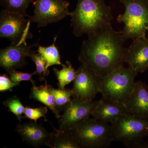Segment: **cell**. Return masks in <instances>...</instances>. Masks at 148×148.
<instances>
[{
  "instance_id": "obj_17",
  "label": "cell",
  "mask_w": 148,
  "mask_h": 148,
  "mask_svg": "<svg viewBox=\"0 0 148 148\" xmlns=\"http://www.w3.org/2000/svg\"><path fill=\"white\" fill-rule=\"evenodd\" d=\"M32 85L30 98L44 104L54 114L56 117L59 119L61 115L56 107L54 97L48 88L46 80H45V85L38 87L36 84Z\"/></svg>"
},
{
  "instance_id": "obj_11",
  "label": "cell",
  "mask_w": 148,
  "mask_h": 148,
  "mask_svg": "<svg viewBox=\"0 0 148 148\" xmlns=\"http://www.w3.org/2000/svg\"><path fill=\"white\" fill-rule=\"evenodd\" d=\"M34 45H28L27 42L10 45L0 51V66L8 74L16 69L24 67L27 64L26 58L33 52Z\"/></svg>"
},
{
  "instance_id": "obj_16",
  "label": "cell",
  "mask_w": 148,
  "mask_h": 148,
  "mask_svg": "<svg viewBox=\"0 0 148 148\" xmlns=\"http://www.w3.org/2000/svg\"><path fill=\"white\" fill-rule=\"evenodd\" d=\"M53 126V132L47 145L51 148H82L71 131L57 129Z\"/></svg>"
},
{
  "instance_id": "obj_12",
  "label": "cell",
  "mask_w": 148,
  "mask_h": 148,
  "mask_svg": "<svg viewBox=\"0 0 148 148\" xmlns=\"http://www.w3.org/2000/svg\"><path fill=\"white\" fill-rule=\"evenodd\" d=\"M125 63L128 67L138 74L148 69V38L133 40L127 48Z\"/></svg>"
},
{
  "instance_id": "obj_20",
  "label": "cell",
  "mask_w": 148,
  "mask_h": 148,
  "mask_svg": "<svg viewBox=\"0 0 148 148\" xmlns=\"http://www.w3.org/2000/svg\"><path fill=\"white\" fill-rule=\"evenodd\" d=\"M57 37L54 38L53 42L51 45L48 47H43L38 45V49L36 52L40 53L46 61L47 68L53 65H61L62 63L60 59L58 48L56 46L55 42Z\"/></svg>"
},
{
  "instance_id": "obj_7",
  "label": "cell",
  "mask_w": 148,
  "mask_h": 148,
  "mask_svg": "<svg viewBox=\"0 0 148 148\" xmlns=\"http://www.w3.org/2000/svg\"><path fill=\"white\" fill-rule=\"evenodd\" d=\"M27 14L13 12L3 9L0 13V37L7 38L11 43L25 42L32 38L29 32L31 23Z\"/></svg>"
},
{
  "instance_id": "obj_13",
  "label": "cell",
  "mask_w": 148,
  "mask_h": 148,
  "mask_svg": "<svg viewBox=\"0 0 148 148\" xmlns=\"http://www.w3.org/2000/svg\"><path fill=\"white\" fill-rule=\"evenodd\" d=\"M125 106L129 114L140 118L148 119V85L141 81L136 82Z\"/></svg>"
},
{
  "instance_id": "obj_14",
  "label": "cell",
  "mask_w": 148,
  "mask_h": 148,
  "mask_svg": "<svg viewBox=\"0 0 148 148\" xmlns=\"http://www.w3.org/2000/svg\"><path fill=\"white\" fill-rule=\"evenodd\" d=\"M127 113L124 103L102 98L91 116L95 119L112 124L119 117Z\"/></svg>"
},
{
  "instance_id": "obj_23",
  "label": "cell",
  "mask_w": 148,
  "mask_h": 148,
  "mask_svg": "<svg viewBox=\"0 0 148 148\" xmlns=\"http://www.w3.org/2000/svg\"><path fill=\"white\" fill-rule=\"evenodd\" d=\"M36 51H33L30 57L34 61L36 67L37 75L39 77V80L40 81L45 80V77L49 74V71L47 68V62L44 58L40 53Z\"/></svg>"
},
{
  "instance_id": "obj_8",
  "label": "cell",
  "mask_w": 148,
  "mask_h": 148,
  "mask_svg": "<svg viewBox=\"0 0 148 148\" xmlns=\"http://www.w3.org/2000/svg\"><path fill=\"white\" fill-rule=\"evenodd\" d=\"M33 3L34 15L29 16V20L36 23L39 28L56 23L71 15L70 3L66 0H34Z\"/></svg>"
},
{
  "instance_id": "obj_5",
  "label": "cell",
  "mask_w": 148,
  "mask_h": 148,
  "mask_svg": "<svg viewBox=\"0 0 148 148\" xmlns=\"http://www.w3.org/2000/svg\"><path fill=\"white\" fill-rule=\"evenodd\" d=\"M136 74L129 67L120 66L101 80L103 98L126 104L135 88Z\"/></svg>"
},
{
  "instance_id": "obj_9",
  "label": "cell",
  "mask_w": 148,
  "mask_h": 148,
  "mask_svg": "<svg viewBox=\"0 0 148 148\" xmlns=\"http://www.w3.org/2000/svg\"><path fill=\"white\" fill-rule=\"evenodd\" d=\"M99 101L86 102L72 98L71 103L64 110L58 120L59 129L71 131L90 117Z\"/></svg>"
},
{
  "instance_id": "obj_19",
  "label": "cell",
  "mask_w": 148,
  "mask_h": 148,
  "mask_svg": "<svg viewBox=\"0 0 148 148\" xmlns=\"http://www.w3.org/2000/svg\"><path fill=\"white\" fill-rule=\"evenodd\" d=\"M48 88L54 97L56 107L59 112L64 110L71 103L73 96L72 89H56L48 84Z\"/></svg>"
},
{
  "instance_id": "obj_18",
  "label": "cell",
  "mask_w": 148,
  "mask_h": 148,
  "mask_svg": "<svg viewBox=\"0 0 148 148\" xmlns=\"http://www.w3.org/2000/svg\"><path fill=\"white\" fill-rule=\"evenodd\" d=\"M67 65L62 64V69L58 70L53 69V72L57 77L58 82V87L61 89H65V86L73 81L76 76L77 71L74 69L69 61H66Z\"/></svg>"
},
{
  "instance_id": "obj_3",
  "label": "cell",
  "mask_w": 148,
  "mask_h": 148,
  "mask_svg": "<svg viewBox=\"0 0 148 148\" xmlns=\"http://www.w3.org/2000/svg\"><path fill=\"white\" fill-rule=\"evenodd\" d=\"M111 124L112 140L122 143L127 148H148V119L127 113L119 117Z\"/></svg>"
},
{
  "instance_id": "obj_26",
  "label": "cell",
  "mask_w": 148,
  "mask_h": 148,
  "mask_svg": "<svg viewBox=\"0 0 148 148\" xmlns=\"http://www.w3.org/2000/svg\"><path fill=\"white\" fill-rule=\"evenodd\" d=\"M20 83L12 82L10 77L5 74L0 76V92L10 90L14 87L17 86Z\"/></svg>"
},
{
  "instance_id": "obj_24",
  "label": "cell",
  "mask_w": 148,
  "mask_h": 148,
  "mask_svg": "<svg viewBox=\"0 0 148 148\" xmlns=\"http://www.w3.org/2000/svg\"><path fill=\"white\" fill-rule=\"evenodd\" d=\"M47 107L46 106H41L40 108H36L27 107L25 108L24 116H23V118L33 120L36 123L37 120L41 117H44L45 120H46L45 114L47 113Z\"/></svg>"
},
{
  "instance_id": "obj_2",
  "label": "cell",
  "mask_w": 148,
  "mask_h": 148,
  "mask_svg": "<svg viewBox=\"0 0 148 148\" xmlns=\"http://www.w3.org/2000/svg\"><path fill=\"white\" fill-rule=\"evenodd\" d=\"M70 16L73 33L77 37L85 34L90 36L110 24L113 19L111 8L105 0H77Z\"/></svg>"
},
{
  "instance_id": "obj_10",
  "label": "cell",
  "mask_w": 148,
  "mask_h": 148,
  "mask_svg": "<svg viewBox=\"0 0 148 148\" xmlns=\"http://www.w3.org/2000/svg\"><path fill=\"white\" fill-rule=\"evenodd\" d=\"M73 82V98L92 102L100 93L101 79L84 65L82 64L77 70L76 76Z\"/></svg>"
},
{
  "instance_id": "obj_4",
  "label": "cell",
  "mask_w": 148,
  "mask_h": 148,
  "mask_svg": "<svg viewBox=\"0 0 148 148\" xmlns=\"http://www.w3.org/2000/svg\"><path fill=\"white\" fill-rule=\"evenodd\" d=\"M124 5L125 11L117 18L119 23H123L121 31L125 41L146 38L148 25V0H120Z\"/></svg>"
},
{
  "instance_id": "obj_1",
  "label": "cell",
  "mask_w": 148,
  "mask_h": 148,
  "mask_svg": "<svg viewBox=\"0 0 148 148\" xmlns=\"http://www.w3.org/2000/svg\"><path fill=\"white\" fill-rule=\"evenodd\" d=\"M124 42L121 31L114 30L110 23L84 41L79 60L103 79L125 63Z\"/></svg>"
},
{
  "instance_id": "obj_25",
  "label": "cell",
  "mask_w": 148,
  "mask_h": 148,
  "mask_svg": "<svg viewBox=\"0 0 148 148\" xmlns=\"http://www.w3.org/2000/svg\"><path fill=\"white\" fill-rule=\"evenodd\" d=\"M10 78L12 82L20 83L22 81H30L32 84H35V82L32 79V77L37 75L36 71L32 73H25L17 71L16 70L12 71L9 74Z\"/></svg>"
},
{
  "instance_id": "obj_6",
  "label": "cell",
  "mask_w": 148,
  "mask_h": 148,
  "mask_svg": "<svg viewBox=\"0 0 148 148\" xmlns=\"http://www.w3.org/2000/svg\"><path fill=\"white\" fill-rule=\"evenodd\" d=\"M71 131L82 148H107L113 141L111 124L93 118H88Z\"/></svg>"
},
{
  "instance_id": "obj_22",
  "label": "cell",
  "mask_w": 148,
  "mask_h": 148,
  "mask_svg": "<svg viewBox=\"0 0 148 148\" xmlns=\"http://www.w3.org/2000/svg\"><path fill=\"white\" fill-rule=\"evenodd\" d=\"M3 105L5 108H8L9 112L16 116L18 121L21 122L23 119L22 115L24 114L25 108L17 96L14 95L8 98L3 102Z\"/></svg>"
},
{
  "instance_id": "obj_27",
  "label": "cell",
  "mask_w": 148,
  "mask_h": 148,
  "mask_svg": "<svg viewBox=\"0 0 148 148\" xmlns=\"http://www.w3.org/2000/svg\"><path fill=\"white\" fill-rule=\"evenodd\" d=\"M147 31H148V25L147 26Z\"/></svg>"
},
{
  "instance_id": "obj_21",
  "label": "cell",
  "mask_w": 148,
  "mask_h": 148,
  "mask_svg": "<svg viewBox=\"0 0 148 148\" xmlns=\"http://www.w3.org/2000/svg\"><path fill=\"white\" fill-rule=\"evenodd\" d=\"M34 0H0L3 9L13 12L27 14L28 7Z\"/></svg>"
},
{
  "instance_id": "obj_15",
  "label": "cell",
  "mask_w": 148,
  "mask_h": 148,
  "mask_svg": "<svg viewBox=\"0 0 148 148\" xmlns=\"http://www.w3.org/2000/svg\"><path fill=\"white\" fill-rule=\"evenodd\" d=\"M15 130L21 135L23 141L35 147L47 146L50 138L51 133L41 125L38 124L34 121L18 124Z\"/></svg>"
}]
</instances>
